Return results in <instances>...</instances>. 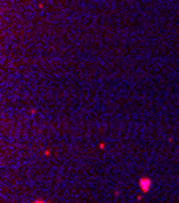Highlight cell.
Returning <instances> with one entry per match:
<instances>
[{
	"label": "cell",
	"instance_id": "6da1fadb",
	"mask_svg": "<svg viewBox=\"0 0 179 203\" xmlns=\"http://www.w3.org/2000/svg\"><path fill=\"white\" fill-rule=\"evenodd\" d=\"M140 187H142V190H144V192H147L148 187H150V181L148 179H142L140 181Z\"/></svg>",
	"mask_w": 179,
	"mask_h": 203
},
{
	"label": "cell",
	"instance_id": "7a4b0ae2",
	"mask_svg": "<svg viewBox=\"0 0 179 203\" xmlns=\"http://www.w3.org/2000/svg\"><path fill=\"white\" fill-rule=\"evenodd\" d=\"M34 203H45V201H34Z\"/></svg>",
	"mask_w": 179,
	"mask_h": 203
}]
</instances>
